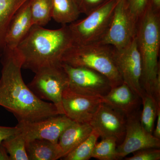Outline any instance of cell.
<instances>
[{
	"instance_id": "8992f818",
	"label": "cell",
	"mask_w": 160,
	"mask_h": 160,
	"mask_svg": "<svg viewBox=\"0 0 160 160\" xmlns=\"http://www.w3.org/2000/svg\"><path fill=\"white\" fill-rule=\"evenodd\" d=\"M35 73L27 85L29 89L41 99L53 103L60 114H65L62 97L69 81L61 63L42 67Z\"/></svg>"
},
{
	"instance_id": "7402d4cb",
	"label": "cell",
	"mask_w": 160,
	"mask_h": 160,
	"mask_svg": "<svg viewBox=\"0 0 160 160\" xmlns=\"http://www.w3.org/2000/svg\"><path fill=\"white\" fill-rule=\"evenodd\" d=\"M26 143L25 138L20 132L4 140L1 144L6 149L11 160H29Z\"/></svg>"
},
{
	"instance_id": "5bb4252c",
	"label": "cell",
	"mask_w": 160,
	"mask_h": 160,
	"mask_svg": "<svg viewBox=\"0 0 160 160\" xmlns=\"http://www.w3.org/2000/svg\"><path fill=\"white\" fill-rule=\"evenodd\" d=\"M32 25L30 0H28L18 9L10 21L6 35V48L16 49Z\"/></svg>"
},
{
	"instance_id": "cb8c5ba5",
	"label": "cell",
	"mask_w": 160,
	"mask_h": 160,
	"mask_svg": "<svg viewBox=\"0 0 160 160\" xmlns=\"http://www.w3.org/2000/svg\"><path fill=\"white\" fill-rule=\"evenodd\" d=\"M99 135L92 130L86 140L75 148L73 150L64 156V160H88L91 157L92 153L95 145L97 142Z\"/></svg>"
},
{
	"instance_id": "ffe728a7",
	"label": "cell",
	"mask_w": 160,
	"mask_h": 160,
	"mask_svg": "<svg viewBox=\"0 0 160 160\" xmlns=\"http://www.w3.org/2000/svg\"><path fill=\"white\" fill-rule=\"evenodd\" d=\"M33 25L45 26L52 18V0H30Z\"/></svg>"
},
{
	"instance_id": "9a60e30c",
	"label": "cell",
	"mask_w": 160,
	"mask_h": 160,
	"mask_svg": "<svg viewBox=\"0 0 160 160\" xmlns=\"http://www.w3.org/2000/svg\"><path fill=\"white\" fill-rule=\"evenodd\" d=\"M102 99L103 103L121 111L126 117L137 110L141 98L127 84L123 82L111 88Z\"/></svg>"
},
{
	"instance_id": "d4e9b609",
	"label": "cell",
	"mask_w": 160,
	"mask_h": 160,
	"mask_svg": "<svg viewBox=\"0 0 160 160\" xmlns=\"http://www.w3.org/2000/svg\"><path fill=\"white\" fill-rule=\"evenodd\" d=\"M126 2L130 12L138 22L149 6V0H126Z\"/></svg>"
},
{
	"instance_id": "8fae6325",
	"label": "cell",
	"mask_w": 160,
	"mask_h": 160,
	"mask_svg": "<svg viewBox=\"0 0 160 160\" xmlns=\"http://www.w3.org/2000/svg\"><path fill=\"white\" fill-rule=\"evenodd\" d=\"M73 121L65 114H58L33 122H18L21 133L26 141L46 139L58 143L63 131Z\"/></svg>"
},
{
	"instance_id": "277c9868",
	"label": "cell",
	"mask_w": 160,
	"mask_h": 160,
	"mask_svg": "<svg viewBox=\"0 0 160 160\" xmlns=\"http://www.w3.org/2000/svg\"><path fill=\"white\" fill-rule=\"evenodd\" d=\"M113 49L112 46L101 43L72 44L63 54L61 62L72 67H86L98 72L109 79L112 88L123 82L115 64Z\"/></svg>"
},
{
	"instance_id": "e0dca14e",
	"label": "cell",
	"mask_w": 160,
	"mask_h": 160,
	"mask_svg": "<svg viewBox=\"0 0 160 160\" xmlns=\"http://www.w3.org/2000/svg\"><path fill=\"white\" fill-rule=\"evenodd\" d=\"M26 147L29 160H57L64 157L58 143L49 140L36 139L26 141Z\"/></svg>"
},
{
	"instance_id": "f1b7e54d",
	"label": "cell",
	"mask_w": 160,
	"mask_h": 160,
	"mask_svg": "<svg viewBox=\"0 0 160 160\" xmlns=\"http://www.w3.org/2000/svg\"><path fill=\"white\" fill-rule=\"evenodd\" d=\"M156 119V125L152 134L155 137L160 139V106L158 108Z\"/></svg>"
},
{
	"instance_id": "7a4b0ae2",
	"label": "cell",
	"mask_w": 160,
	"mask_h": 160,
	"mask_svg": "<svg viewBox=\"0 0 160 160\" xmlns=\"http://www.w3.org/2000/svg\"><path fill=\"white\" fill-rule=\"evenodd\" d=\"M73 43L68 25L57 29L32 25L16 49L22 58V68L35 73L42 67L61 63L63 54Z\"/></svg>"
},
{
	"instance_id": "4316f807",
	"label": "cell",
	"mask_w": 160,
	"mask_h": 160,
	"mask_svg": "<svg viewBox=\"0 0 160 160\" xmlns=\"http://www.w3.org/2000/svg\"><path fill=\"white\" fill-rule=\"evenodd\" d=\"M109 0H76L80 13L88 15Z\"/></svg>"
},
{
	"instance_id": "ba28073f",
	"label": "cell",
	"mask_w": 160,
	"mask_h": 160,
	"mask_svg": "<svg viewBox=\"0 0 160 160\" xmlns=\"http://www.w3.org/2000/svg\"><path fill=\"white\" fill-rule=\"evenodd\" d=\"M69 78V87L80 94L102 98L112 88L111 82L104 75L93 69L72 67L61 63Z\"/></svg>"
},
{
	"instance_id": "4dcf8cb0",
	"label": "cell",
	"mask_w": 160,
	"mask_h": 160,
	"mask_svg": "<svg viewBox=\"0 0 160 160\" xmlns=\"http://www.w3.org/2000/svg\"><path fill=\"white\" fill-rule=\"evenodd\" d=\"M0 160H11L8 152L2 144L0 145Z\"/></svg>"
},
{
	"instance_id": "f546056e",
	"label": "cell",
	"mask_w": 160,
	"mask_h": 160,
	"mask_svg": "<svg viewBox=\"0 0 160 160\" xmlns=\"http://www.w3.org/2000/svg\"><path fill=\"white\" fill-rule=\"evenodd\" d=\"M153 11L160 13V0H149V6Z\"/></svg>"
},
{
	"instance_id": "5b68a950",
	"label": "cell",
	"mask_w": 160,
	"mask_h": 160,
	"mask_svg": "<svg viewBox=\"0 0 160 160\" xmlns=\"http://www.w3.org/2000/svg\"><path fill=\"white\" fill-rule=\"evenodd\" d=\"M118 0H109L83 19L69 26L73 44L87 45L99 43L108 31Z\"/></svg>"
},
{
	"instance_id": "52a82bcc",
	"label": "cell",
	"mask_w": 160,
	"mask_h": 160,
	"mask_svg": "<svg viewBox=\"0 0 160 160\" xmlns=\"http://www.w3.org/2000/svg\"><path fill=\"white\" fill-rule=\"evenodd\" d=\"M138 21L132 14L125 0H118L108 31L99 43L115 49L126 48L136 37Z\"/></svg>"
},
{
	"instance_id": "603a6c76",
	"label": "cell",
	"mask_w": 160,
	"mask_h": 160,
	"mask_svg": "<svg viewBox=\"0 0 160 160\" xmlns=\"http://www.w3.org/2000/svg\"><path fill=\"white\" fill-rule=\"evenodd\" d=\"M118 141L115 138L107 137L102 138L95 145L91 157L100 160H119L117 148Z\"/></svg>"
},
{
	"instance_id": "1f68e13d",
	"label": "cell",
	"mask_w": 160,
	"mask_h": 160,
	"mask_svg": "<svg viewBox=\"0 0 160 160\" xmlns=\"http://www.w3.org/2000/svg\"><path fill=\"white\" fill-rule=\"evenodd\" d=\"M125 1H126V0H125Z\"/></svg>"
},
{
	"instance_id": "ac0fdd59",
	"label": "cell",
	"mask_w": 160,
	"mask_h": 160,
	"mask_svg": "<svg viewBox=\"0 0 160 160\" xmlns=\"http://www.w3.org/2000/svg\"><path fill=\"white\" fill-rule=\"evenodd\" d=\"M28 0H0V59L6 48V38L15 13Z\"/></svg>"
},
{
	"instance_id": "44dd1931",
	"label": "cell",
	"mask_w": 160,
	"mask_h": 160,
	"mask_svg": "<svg viewBox=\"0 0 160 160\" xmlns=\"http://www.w3.org/2000/svg\"><path fill=\"white\" fill-rule=\"evenodd\" d=\"M143 109L140 115V119L143 128L149 133L152 134L156 119L158 108L160 106L154 98L145 92L142 98Z\"/></svg>"
},
{
	"instance_id": "9c48e42d",
	"label": "cell",
	"mask_w": 160,
	"mask_h": 160,
	"mask_svg": "<svg viewBox=\"0 0 160 160\" xmlns=\"http://www.w3.org/2000/svg\"><path fill=\"white\" fill-rule=\"evenodd\" d=\"M113 58L123 82L142 99L145 92L141 83L142 65L136 38L126 48L117 49L113 47Z\"/></svg>"
},
{
	"instance_id": "4fadbf2b",
	"label": "cell",
	"mask_w": 160,
	"mask_h": 160,
	"mask_svg": "<svg viewBox=\"0 0 160 160\" xmlns=\"http://www.w3.org/2000/svg\"><path fill=\"white\" fill-rule=\"evenodd\" d=\"M62 102L65 114L70 119L78 122L89 123L103 100L102 98L75 92L68 86L63 92Z\"/></svg>"
},
{
	"instance_id": "2e32d148",
	"label": "cell",
	"mask_w": 160,
	"mask_h": 160,
	"mask_svg": "<svg viewBox=\"0 0 160 160\" xmlns=\"http://www.w3.org/2000/svg\"><path fill=\"white\" fill-rule=\"evenodd\" d=\"M92 130L89 123L73 121L63 132L58 142L62 150L64 157L86 140Z\"/></svg>"
},
{
	"instance_id": "30bf717a",
	"label": "cell",
	"mask_w": 160,
	"mask_h": 160,
	"mask_svg": "<svg viewBox=\"0 0 160 160\" xmlns=\"http://www.w3.org/2000/svg\"><path fill=\"white\" fill-rule=\"evenodd\" d=\"M137 110L126 116V131L123 142L117 146L119 159L146 148H160V139L143 128Z\"/></svg>"
},
{
	"instance_id": "6da1fadb",
	"label": "cell",
	"mask_w": 160,
	"mask_h": 160,
	"mask_svg": "<svg viewBox=\"0 0 160 160\" xmlns=\"http://www.w3.org/2000/svg\"><path fill=\"white\" fill-rule=\"evenodd\" d=\"M0 106L18 122H33L60 114L55 106L38 97L24 82L23 60L16 49L6 48L1 58Z\"/></svg>"
},
{
	"instance_id": "d6986e66",
	"label": "cell",
	"mask_w": 160,
	"mask_h": 160,
	"mask_svg": "<svg viewBox=\"0 0 160 160\" xmlns=\"http://www.w3.org/2000/svg\"><path fill=\"white\" fill-rule=\"evenodd\" d=\"M52 18L62 25L77 21L80 13L76 0H52Z\"/></svg>"
},
{
	"instance_id": "484cf974",
	"label": "cell",
	"mask_w": 160,
	"mask_h": 160,
	"mask_svg": "<svg viewBox=\"0 0 160 160\" xmlns=\"http://www.w3.org/2000/svg\"><path fill=\"white\" fill-rule=\"evenodd\" d=\"M131 157L126 158V160H159L160 148H146L138 150Z\"/></svg>"
},
{
	"instance_id": "3957f363",
	"label": "cell",
	"mask_w": 160,
	"mask_h": 160,
	"mask_svg": "<svg viewBox=\"0 0 160 160\" xmlns=\"http://www.w3.org/2000/svg\"><path fill=\"white\" fill-rule=\"evenodd\" d=\"M135 38L142 58V87L146 93L151 95L152 87L160 75V13L148 6L138 22Z\"/></svg>"
},
{
	"instance_id": "83f0119b",
	"label": "cell",
	"mask_w": 160,
	"mask_h": 160,
	"mask_svg": "<svg viewBox=\"0 0 160 160\" xmlns=\"http://www.w3.org/2000/svg\"><path fill=\"white\" fill-rule=\"evenodd\" d=\"M21 130L17 126L15 127L0 126V145L4 140L20 132Z\"/></svg>"
},
{
	"instance_id": "7c38bea8",
	"label": "cell",
	"mask_w": 160,
	"mask_h": 160,
	"mask_svg": "<svg viewBox=\"0 0 160 160\" xmlns=\"http://www.w3.org/2000/svg\"><path fill=\"white\" fill-rule=\"evenodd\" d=\"M125 115L105 103L98 108L89 124L102 138L113 137L118 142L124 139L126 131Z\"/></svg>"
}]
</instances>
